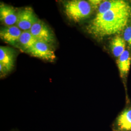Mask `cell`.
I'll use <instances>...</instances> for the list:
<instances>
[{
    "label": "cell",
    "instance_id": "6da1fadb",
    "mask_svg": "<svg viewBox=\"0 0 131 131\" xmlns=\"http://www.w3.org/2000/svg\"><path fill=\"white\" fill-rule=\"evenodd\" d=\"M131 21V5L129 3L122 7L96 15L86 27L88 33L101 39L121 32Z\"/></svg>",
    "mask_w": 131,
    "mask_h": 131
},
{
    "label": "cell",
    "instance_id": "7a4b0ae2",
    "mask_svg": "<svg viewBox=\"0 0 131 131\" xmlns=\"http://www.w3.org/2000/svg\"><path fill=\"white\" fill-rule=\"evenodd\" d=\"M63 6L67 16L75 23L89 18L93 10L89 1L84 0L66 1Z\"/></svg>",
    "mask_w": 131,
    "mask_h": 131
},
{
    "label": "cell",
    "instance_id": "3957f363",
    "mask_svg": "<svg viewBox=\"0 0 131 131\" xmlns=\"http://www.w3.org/2000/svg\"><path fill=\"white\" fill-rule=\"evenodd\" d=\"M39 19L34 10L27 7L18 12L16 25L23 31H29Z\"/></svg>",
    "mask_w": 131,
    "mask_h": 131
},
{
    "label": "cell",
    "instance_id": "277c9868",
    "mask_svg": "<svg viewBox=\"0 0 131 131\" xmlns=\"http://www.w3.org/2000/svg\"><path fill=\"white\" fill-rule=\"evenodd\" d=\"M29 31L37 41L45 42L49 44L54 41V37L52 30L40 19L33 25Z\"/></svg>",
    "mask_w": 131,
    "mask_h": 131
},
{
    "label": "cell",
    "instance_id": "5b68a950",
    "mask_svg": "<svg viewBox=\"0 0 131 131\" xmlns=\"http://www.w3.org/2000/svg\"><path fill=\"white\" fill-rule=\"evenodd\" d=\"M32 56L48 61H53L56 56L50 44L45 42L37 41L26 52Z\"/></svg>",
    "mask_w": 131,
    "mask_h": 131
},
{
    "label": "cell",
    "instance_id": "8992f818",
    "mask_svg": "<svg viewBox=\"0 0 131 131\" xmlns=\"http://www.w3.org/2000/svg\"><path fill=\"white\" fill-rule=\"evenodd\" d=\"M112 131H131V106H128L118 114L113 122Z\"/></svg>",
    "mask_w": 131,
    "mask_h": 131
},
{
    "label": "cell",
    "instance_id": "52a82bcc",
    "mask_svg": "<svg viewBox=\"0 0 131 131\" xmlns=\"http://www.w3.org/2000/svg\"><path fill=\"white\" fill-rule=\"evenodd\" d=\"M15 52L9 47H0V71L2 74L12 70L15 61Z\"/></svg>",
    "mask_w": 131,
    "mask_h": 131
},
{
    "label": "cell",
    "instance_id": "ba28073f",
    "mask_svg": "<svg viewBox=\"0 0 131 131\" xmlns=\"http://www.w3.org/2000/svg\"><path fill=\"white\" fill-rule=\"evenodd\" d=\"M23 31L16 25L5 26L1 28L0 31L1 38L13 46H17L19 38Z\"/></svg>",
    "mask_w": 131,
    "mask_h": 131
},
{
    "label": "cell",
    "instance_id": "9c48e42d",
    "mask_svg": "<svg viewBox=\"0 0 131 131\" xmlns=\"http://www.w3.org/2000/svg\"><path fill=\"white\" fill-rule=\"evenodd\" d=\"M18 12L12 6L1 3L0 19L6 26L16 25L17 20Z\"/></svg>",
    "mask_w": 131,
    "mask_h": 131
},
{
    "label": "cell",
    "instance_id": "30bf717a",
    "mask_svg": "<svg viewBox=\"0 0 131 131\" xmlns=\"http://www.w3.org/2000/svg\"><path fill=\"white\" fill-rule=\"evenodd\" d=\"M119 74L122 78H124L130 70L131 64V56L130 52L125 50L117 61Z\"/></svg>",
    "mask_w": 131,
    "mask_h": 131
},
{
    "label": "cell",
    "instance_id": "8fae6325",
    "mask_svg": "<svg viewBox=\"0 0 131 131\" xmlns=\"http://www.w3.org/2000/svg\"><path fill=\"white\" fill-rule=\"evenodd\" d=\"M37 41V39L33 36L29 30L23 31L19 38L17 46L24 51L26 52Z\"/></svg>",
    "mask_w": 131,
    "mask_h": 131
},
{
    "label": "cell",
    "instance_id": "7c38bea8",
    "mask_svg": "<svg viewBox=\"0 0 131 131\" xmlns=\"http://www.w3.org/2000/svg\"><path fill=\"white\" fill-rule=\"evenodd\" d=\"M127 2L122 0L103 1L99 7L96 15H101L109 10L122 7L128 4Z\"/></svg>",
    "mask_w": 131,
    "mask_h": 131
},
{
    "label": "cell",
    "instance_id": "4fadbf2b",
    "mask_svg": "<svg viewBox=\"0 0 131 131\" xmlns=\"http://www.w3.org/2000/svg\"><path fill=\"white\" fill-rule=\"evenodd\" d=\"M110 47L114 56L118 58L126 50V42L123 38L117 36L111 40Z\"/></svg>",
    "mask_w": 131,
    "mask_h": 131
},
{
    "label": "cell",
    "instance_id": "5bb4252c",
    "mask_svg": "<svg viewBox=\"0 0 131 131\" xmlns=\"http://www.w3.org/2000/svg\"><path fill=\"white\" fill-rule=\"evenodd\" d=\"M123 39L131 48V25L128 26L123 31Z\"/></svg>",
    "mask_w": 131,
    "mask_h": 131
},
{
    "label": "cell",
    "instance_id": "9a60e30c",
    "mask_svg": "<svg viewBox=\"0 0 131 131\" xmlns=\"http://www.w3.org/2000/svg\"><path fill=\"white\" fill-rule=\"evenodd\" d=\"M102 1L99 0H92V1H89V2L91 5L92 6L93 9L98 10L99 7L101 4Z\"/></svg>",
    "mask_w": 131,
    "mask_h": 131
}]
</instances>
